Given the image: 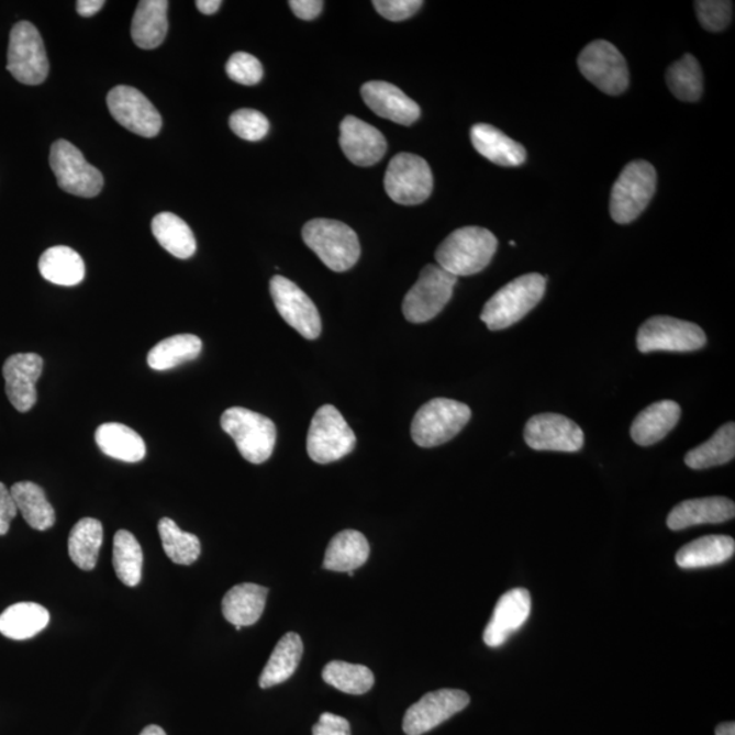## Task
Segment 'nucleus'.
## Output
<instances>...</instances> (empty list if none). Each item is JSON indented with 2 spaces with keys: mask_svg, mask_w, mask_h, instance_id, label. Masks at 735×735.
Segmentation results:
<instances>
[{
  "mask_svg": "<svg viewBox=\"0 0 735 735\" xmlns=\"http://www.w3.org/2000/svg\"><path fill=\"white\" fill-rule=\"evenodd\" d=\"M546 278L532 272L506 283L487 301L481 321L492 332L509 328L522 321L543 300Z\"/></svg>",
  "mask_w": 735,
  "mask_h": 735,
  "instance_id": "f03ea898",
  "label": "nucleus"
},
{
  "mask_svg": "<svg viewBox=\"0 0 735 735\" xmlns=\"http://www.w3.org/2000/svg\"><path fill=\"white\" fill-rule=\"evenodd\" d=\"M733 2L725 0H699L694 3L700 24L709 32H722L731 25Z\"/></svg>",
  "mask_w": 735,
  "mask_h": 735,
  "instance_id": "79ce46f5",
  "label": "nucleus"
},
{
  "mask_svg": "<svg viewBox=\"0 0 735 735\" xmlns=\"http://www.w3.org/2000/svg\"><path fill=\"white\" fill-rule=\"evenodd\" d=\"M469 704V694L459 689H441L426 693L417 703L409 706L403 717V732L408 735L428 733Z\"/></svg>",
  "mask_w": 735,
  "mask_h": 735,
  "instance_id": "2eb2a0df",
  "label": "nucleus"
},
{
  "mask_svg": "<svg viewBox=\"0 0 735 735\" xmlns=\"http://www.w3.org/2000/svg\"><path fill=\"white\" fill-rule=\"evenodd\" d=\"M10 490L16 509L32 528L45 532V530L54 526L56 521L55 510L42 487L31 481H22L14 483Z\"/></svg>",
  "mask_w": 735,
  "mask_h": 735,
  "instance_id": "473e14b6",
  "label": "nucleus"
},
{
  "mask_svg": "<svg viewBox=\"0 0 735 735\" xmlns=\"http://www.w3.org/2000/svg\"><path fill=\"white\" fill-rule=\"evenodd\" d=\"M470 135L475 149L500 167H520L526 162L524 147L493 125H472Z\"/></svg>",
  "mask_w": 735,
  "mask_h": 735,
  "instance_id": "b1692460",
  "label": "nucleus"
},
{
  "mask_svg": "<svg viewBox=\"0 0 735 735\" xmlns=\"http://www.w3.org/2000/svg\"><path fill=\"white\" fill-rule=\"evenodd\" d=\"M289 5L300 20L311 21L322 13L324 3L321 0H292Z\"/></svg>",
  "mask_w": 735,
  "mask_h": 735,
  "instance_id": "09e8293b",
  "label": "nucleus"
},
{
  "mask_svg": "<svg viewBox=\"0 0 735 735\" xmlns=\"http://www.w3.org/2000/svg\"><path fill=\"white\" fill-rule=\"evenodd\" d=\"M532 613V595L524 589L505 592L494 608L486 631L483 642L488 647L498 648L520 631Z\"/></svg>",
  "mask_w": 735,
  "mask_h": 735,
  "instance_id": "6ab92c4d",
  "label": "nucleus"
},
{
  "mask_svg": "<svg viewBox=\"0 0 735 735\" xmlns=\"http://www.w3.org/2000/svg\"><path fill=\"white\" fill-rule=\"evenodd\" d=\"M113 569L121 582L129 587L138 586L144 566V552L138 541L127 530H119L113 538Z\"/></svg>",
  "mask_w": 735,
  "mask_h": 735,
  "instance_id": "4c0bfd02",
  "label": "nucleus"
},
{
  "mask_svg": "<svg viewBox=\"0 0 735 735\" xmlns=\"http://www.w3.org/2000/svg\"><path fill=\"white\" fill-rule=\"evenodd\" d=\"M270 293L279 315L301 337L316 339L322 333V319L313 301L290 279L276 276L270 281Z\"/></svg>",
  "mask_w": 735,
  "mask_h": 735,
  "instance_id": "4468645a",
  "label": "nucleus"
},
{
  "mask_svg": "<svg viewBox=\"0 0 735 735\" xmlns=\"http://www.w3.org/2000/svg\"><path fill=\"white\" fill-rule=\"evenodd\" d=\"M657 190V170L652 164L636 159L615 180L611 196V214L617 224H631L652 202Z\"/></svg>",
  "mask_w": 735,
  "mask_h": 735,
  "instance_id": "423d86ee",
  "label": "nucleus"
},
{
  "mask_svg": "<svg viewBox=\"0 0 735 735\" xmlns=\"http://www.w3.org/2000/svg\"><path fill=\"white\" fill-rule=\"evenodd\" d=\"M735 457V424L727 423L715 435L686 455V464L693 470L728 464Z\"/></svg>",
  "mask_w": 735,
  "mask_h": 735,
  "instance_id": "c9c22d12",
  "label": "nucleus"
},
{
  "mask_svg": "<svg viewBox=\"0 0 735 735\" xmlns=\"http://www.w3.org/2000/svg\"><path fill=\"white\" fill-rule=\"evenodd\" d=\"M226 74L232 81L250 87L264 78V66L250 54L236 53L226 63Z\"/></svg>",
  "mask_w": 735,
  "mask_h": 735,
  "instance_id": "c03bdc74",
  "label": "nucleus"
},
{
  "mask_svg": "<svg viewBox=\"0 0 735 735\" xmlns=\"http://www.w3.org/2000/svg\"><path fill=\"white\" fill-rule=\"evenodd\" d=\"M385 187L387 196L398 204L415 207L425 202L433 191L430 164L415 154H397L387 168Z\"/></svg>",
  "mask_w": 735,
  "mask_h": 735,
  "instance_id": "9d476101",
  "label": "nucleus"
},
{
  "mask_svg": "<svg viewBox=\"0 0 735 735\" xmlns=\"http://www.w3.org/2000/svg\"><path fill=\"white\" fill-rule=\"evenodd\" d=\"M421 0H375L376 11L386 20L399 22L410 19L423 8Z\"/></svg>",
  "mask_w": 735,
  "mask_h": 735,
  "instance_id": "a18cd8bd",
  "label": "nucleus"
},
{
  "mask_svg": "<svg viewBox=\"0 0 735 735\" xmlns=\"http://www.w3.org/2000/svg\"><path fill=\"white\" fill-rule=\"evenodd\" d=\"M324 682L347 694H364L372 689L375 676L367 666L342 662H333L324 666L322 673Z\"/></svg>",
  "mask_w": 735,
  "mask_h": 735,
  "instance_id": "a19ab883",
  "label": "nucleus"
},
{
  "mask_svg": "<svg viewBox=\"0 0 735 735\" xmlns=\"http://www.w3.org/2000/svg\"><path fill=\"white\" fill-rule=\"evenodd\" d=\"M102 539L104 528L101 522L93 517H83L70 532L68 556L82 571H92L99 560Z\"/></svg>",
  "mask_w": 735,
  "mask_h": 735,
  "instance_id": "f704fd0d",
  "label": "nucleus"
},
{
  "mask_svg": "<svg viewBox=\"0 0 735 735\" xmlns=\"http://www.w3.org/2000/svg\"><path fill=\"white\" fill-rule=\"evenodd\" d=\"M578 66L584 78L603 93L620 96L628 89V65L620 51L605 40L587 45L579 55Z\"/></svg>",
  "mask_w": 735,
  "mask_h": 735,
  "instance_id": "ddd939ff",
  "label": "nucleus"
},
{
  "mask_svg": "<svg viewBox=\"0 0 735 735\" xmlns=\"http://www.w3.org/2000/svg\"><path fill=\"white\" fill-rule=\"evenodd\" d=\"M49 624V612L38 603L20 602L0 614V634L13 641L32 639Z\"/></svg>",
  "mask_w": 735,
  "mask_h": 735,
  "instance_id": "c756f323",
  "label": "nucleus"
},
{
  "mask_svg": "<svg viewBox=\"0 0 735 735\" xmlns=\"http://www.w3.org/2000/svg\"><path fill=\"white\" fill-rule=\"evenodd\" d=\"M269 589L254 583L232 587L222 600V614L227 623L249 626L258 623L264 614Z\"/></svg>",
  "mask_w": 735,
  "mask_h": 735,
  "instance_id": "393cba45",
  "label": "nucleus"
},
{
  "mask_svg": "<svg viewBox=\"0 0 735 735\" xmlns=\"http://www.w3.org/2000/svg\"><path fill=\"white\" fill-rule=\"evenodd\" d=\"M8 70L16 81L31 87L43 83L48 77L49 62L42 34L31 22L21 21L11 30Z\"/></svg>",
  "mask_w": 735,
  "mask_h": 735,
  "instance_id": "1a4fd4ad",
  "label": "nucleus"
},
{
  "mask_svg": "<svg viewBox=\"0 0 735 735\" xmlns=\"http://www.w3.org/2000/svg\"><path fill=\"white\" fill-rule=\"evenodd\" d=\"M167 0H142L136 8L131 36L142 49H154L163 44L168 33Z\"/></svg>",
  "mask_w": 735,
  "mask_h": 735,
  "instance_id": "a878e982",
  "label": "nucleus"
},
{
  "mask_svg": "<svg viewBox=\"0 0 735 735\" xmlns=\"http://www.w3.org/2000/svg\"><path fill=\"white\" fill-rule=\"evenodd\" d=\"M140 735H167V733L159 726L151 725L145 727Z\"/></svg>",
  "mask_w": 735,
  "mask_h": 735,
  "instance_id": "864d4df0",
  "label": "nucleus"
},
{
  "mask_svg": "<svg viewBox=\"0 0 735 735\" xmlns=\"http://www.w3.org/2000/svg\"><path fill=\"white\" fill-rule=\"evenodd\" d=\"M96 443L102 453L113 459L136 464L146 457L144 438L130 426L108 423L96 431Z\"/></svg>",
  "mask_w": 735,
  "mask_h": 735,
  "instance_id": "c85d7f7f",
  "label": "nucleus"
},
{
  "mask_svg": "<svg viewBox=\"0 0 735 735\" xmlns=\"http://www.w3.org/2000/svg\"><path fill=\"white\" fill-rule=\"evenodd\" d=\"M524 441L537 452L578 453L584 444V433L566 415L544 413L530 419Z\"/></svg>",
  "mask_w": 735,
  "mask_h": 735,
  "instance_id": "dca6fc26",
  "label": "nucleus"
},
{
  "mask_svg": "<svg viewBox=\"0 0 735 735\" xmlns=\"http://www.w3.org/2000/svg\"><path fill=\"white\" fill-rule=\"evenodd\" d=\"M38 270L44 279L60 287H76L85 278L82 256L65 245L45 250L38 260Z\"/></svg>",
  "mask_w": 735,
  "mask_h": 735,
  "instance_id": "2f4dec72",
  "label": "nucleus"
},
{
  "mask_svg": "<svg viewBox=\"0 0 735 735\" xmlns=\"http://www.w3.org/2000/svg\"><path fill=\"white\" fill-rule=\"evenodd\" d=\"M715 735H735V723H722V725L716 727Z\"/></svg>",
  "mask_w": 735,
  "mask_h": 735,
  "instance_id": "603ef678",
  "label": "nucleus"
},
{
  "mask_svg": "<svg viewBox=\"0 0 735 735\" xmlns=\"http://www.w3.org/2000/svg\"><path fill=\"white\" fill-rule=\"evenodd\" d=\"M152 232L156 241L175 258H191L197 250L196 236L185 220L174 213H159L154 216Z\"/></svg>",
  "mask_w": 735,
  "mask_h": 735,
  "instance_id": "72a5a7b5",
  "label": "nucleus"
},
{
  "mask_svg": "<svg viewBox=\"0 0 735 735\" xmlns=\"http://www.w3.org/2000/svg\"><path fill=\"white\" fill-rule=\"evenodd\" d=\"M681 417V408L675 401L655 402L642 410L631 426V437L639 446L657 444L676 428Z\"/></svg>",
  "mask_w": 735,
  "mask_h": 735,
  "instance_id": "5701e85b",
  "label": "nucleus"
},
{
  "mask_svg": "<svg viewBox=\"0 0 735 735\" xmlns=\"http://www.w3.org/2000/svg\"><path fill=\"white\" fill-rule=\"evenodd\" d=\"M498 244V238L486 227H460L438 245L437 266L457 278L475 276L487 269Z\"/></svg>",
  "mask_w": 735,
  "mask_h": 735,
  "instance_id": "f257e3e1",
  "label": "nucleus"
},
{
  "mask_svg": "<svg viewBox=\"0 0 735 735\" xmlns=\"http://www.w3.org/2000/svg\"><path fill=\"white\" fill-rule=\"evenodd\" d=\"M49 164L58 186L71 196L93 198L104 186L100 170L90 165L78 147L68 141L55 142L51 147Z\"/></svg>",
  "mask_w": 735,
  "mask_h": 735,
  "instance_id": "9b49d317",
  "label": "nucleus"
},
{
  "mask_svg": "<svg viewBox=\"0 0 735 735\" xmlns=\"http://www.w3.org/2000/svg\"><path fill=\"white\" fill-rule=\"evenodd\" d=\"M202 341L197 335L179 334L158 342L147 355V364L154 370H168L180 364L196 360L202 352Z\"/></svg>",
  "mask_w": 735,
  "mask_h": 735,
  "instance_id": "e433bc0d",
  "label": "nucleus"
},
{
  "mask_svg": "<svg viewBox=\"0 0 735 735\" xmlns=\"http://www.w3.org/2000/svg\"><path fill=\"white\" fill-rule=\"evenodd\" d=\"M637 349L642 353L694 352L706 344L702 327L670 316H654L644 322L637 333Z\"/></svg>",
  "mask_w": 735,
  "mask_h": 735,
  "instance_id": "f8f14e48",
  "label": "nucleus"
},
{
  "mask_svg": "<svg viewBox=\"0 0 735 735\" xmlns=\"http://www.w3.org/2000/svg\"><path fill=\"white\" fill-rule=\"evenodd\" d=\"M221 428L236 443L238 453L249 464L260 465L271 457L277 428L270 419L253 410L231 408L221 415Z\"/></svg>",
  "mask_w": 735,
  "mask_h": 735,
  "instance_id": "20e7f679",
  "label": "nucleus"
},
{
  "mask_svg": "<svg viewBox=\"0 0 735 735\" xmlns=\"http://www.w3.org/2000/svg\"><path fill=\"white\" fill-rule=\"evenodd\" d=\"M312 735H352L350 723L345 717L324 712L312 727Z\"/></svg>",
  "mask_w": 735,
  "mask_h": 735,
  "instance_id": "49530a36",
  "label": "nucleus"
},
{
  "mask_svg": "<svg viewBox=\"0 0 735 735\" xmlns=\"http://www.w3.org/2000/svg\"><path fill=\"white\" fill-rule=\"evenodd\" d=\"M303 241L330 270H350L360 259L357 233L344 222L316 219L303 227Z\"/></svg>",
  "mask_w": 735,
  "mask_h": 735,
  "instance_id": "7ed1b4c3",
  "label": "nucleus"
},
{
  "mask_svg": "<svg viewBox=\"0 0 735 735\" xmlns=\"http://www.w3.org/2000/svg\"><path fill=\"white\" fill-rule=\"evenodd\" d=\"M339 131L341 149L357 167H372L385 157L387 141L374 125L356 116H346Z\"/></svg>",
  "mask_w": 735,
  "mask_h": 735,
  "instance_id": "aec40b11",
  "label": "nucleus"
},
{
  "mask_svg": "<svg viewBox=\"0 0 735 735\" xmlns=\"http://www.w3.org/2000/svg\"><path fill=\"white\" fill-rule=\"evenodd\" d=\"M113 119L124 129L145 138H153L162 131L163 119L147 97L131 87L113 88L107 97Z\"/></svg>",
  "mask_w": 735,
  "mask_h": 735,
  "instance_id": "f3484780",
  "label": "nucleus"
},
{
  "mask_svg": "<svg viewBox=\"0 0 735 735\" xmlns=\"http://www.w3.org/2000/svg\"><path fill=\"white\" fill-rule=\"evenodd\" d=\"M199 11L204 15H213L221 8V0H198L196 3Z\"/></svg>",
  "mask_w": 735,
  "mask_h": 735,
  "instance_id": "3c124183",
  "label": "nucleus"
},
{
  "mask_svg": "<svg viewBox=\"0 0 735 735\" xmlns=\"http://www.w3.org/2000/svg\"><path fill=\"white\" fill-rule=\"evenodd\" d=\"M666 81L678 100L694 102L703 94V71L693 55H683L668 68Z\"/></svg>",
  "mask_w": 735,
  "mask_h": 735,
  "instance_id": "58836bf2",
  "label": "nucleus"
},
{
  "mask_svg": "<svg viewBox=\"0 0 735 735\" xmlns=\"http://www.w3.org/2000/svg\"><path fill=\"white\" fill-rule=\"evenodd\" d=\"M165 555L179 566H191L201 555V541L191 533H186L169 517L158 522Z\"/></svg>",
  "mask_w": 735,
  "mask_h": 735,
  "instance_id": "ea45409f",
  "label": "nucleus"
},
{
  "mask_svg": "<svg viewBox=\"0 0 735 735\" xmlns=\"http://www.w3.org/2000/svg\"><path fill=\"white\" fill-rule=\"evenodd\" d=\"M104 5V0H79L77 2V11L79 15L87 16L88 19V16L99 13Z\"/></svg>",
  "mask_w": 735,
  "mask_h": 735,
  "instance_id": "8fccbe9b",
  "label": "nucleus"
},
{
  "mask_svg": "<svg viewBox=\"0 0 735 735\" xmlns=\"http://www.w3.org/2000/svg\"><path fill=\"white\" fill-rule=\"evenodd\" d=\"M304 644L299 634L288 632L277 643L269 662L265 666L259 678L261 689L272 688L288 681L298 670L300 660L303 658Z\"/></svg>",
  "mask_w": 735,
  "mask_h": 735,
  "instance_id": "7c9ffc66",
  "label": "nucleus"
},
{
  "mask_svg": "<svg viewBox=\"0 0 735 735\" xmlns=\"http://www.w3.org/2000/svg\"><path fill=\"white\" fill-rule=\"evenodd\" d=\"M471 419L467 404L435 398L419 409L412 421V438L420 447L432 448L452 441Z\"/></svg>",
  "mask_w": 735,
  "mask_h": 735,
  "instance_id": "39448f33",
  "label": "nucleus"
},
{
  "mask_svg": "<svg viewBox=\"0 0 735 735\" xmlns=\"http://www.w3.org/2000/svg\"><path fill=\"white\" fill-rule=\"evenodd\" d=\"M458 278L437 265H426L417 282L404 296L402 311L410 323H426L436 318L452 300Z\"/></svg>",
  "mask_w": 735,
  "mask_h": 735,
  "instance_id": "6e6552de",
  "label": "nucleus"
},
{
  "mask_svg": "<svg viewBox=\"0 0 735 735\" xmlns=\"http://www.w3.org/2000/svg\"><path fill=\"white\" fill-rule=\"evenodd\" d=\"M364 102L376 115L397 124L412 125L421 116L417 102L413 101L397 88L396 85L385 81H370L363 85Z\"/></svg>",
  "mask_w": 735,
  "mask_h": 735,
  "instance_id": "412c9836",
  "label": "nucleus"
},
{
  "mask_svg": "<svg viewBox=\"0 0 735 735\" xmlns=\"http://www.w3.org/2000/svg\"><path fill=\"white\" fill-rule=\"evenodd\" d=\"M19 514L11 490L0 482V535L9 533L11 521Z\"/></svg>",
  "mask_w": 735,
  "mask_h": 735,
  "instance_id": "de8ad7c7",
  "label": "nucleus"
},
{
  "mask_svg": "<svg viewBox=\"0 0 735 735\" xmlns=\"http://www.w3.org/2000/svg\"><path fill=\"white\" fill-rule=\"evenodd\" d=\"M735 552V541L727 535H709L692 541L678 550L677 566L682 569H699L721 566L731 560Z\"/></svg>",
  "mask_w": 735,
  "mask_h": 735,
  "instance_id": "cd10ccee",
  "label": "nucleus"
},
{
  "mask_svg": "<svg viewBox=\"0 0 735 735\" xmlns=\"http://www.w3.org/2000/svg\"><path fill=\"white\" fill-rule=\"evenodd\" d=\"M369 544L356 530H344L330 541L323 568L334 572H355L369 558Z\"/></svg>",
  "mask_w": 735,
  "mask_h": 735,
  "instance_id": "bb28decb",
  "label": "nucleus"
},
{
  "mask_svg": "<svg viewBox=\"0 0 735 735\" xmlns=\"http://www.w3.org/2000/svg\"><path fill=\"white\" fill-rule=\"evenodd\" d=\"M43 358L34 353H19L4 361L5 394L20 413L30 412L36 404V383L43 374Z\"/></svg>",
  "mask_w": 735,
  "mask_h": 735,
  "instance_id": "a211bd4d",
  "label": "nucleus"
},
{
  "mask_svg": "<svg viewBox=\"0 0 735 735\" xmlns=\"http://www.w3.org/2000/svg\"><path fill=\"white\" fill-rule=\"evenodd\" d=\"M735 516L734 501L727 498H702L682 501L675 506L668 516V527L673 532L699 526V524H717L733 520Z\"/></svg>",
  "mask_w": 735,
  "mask_h": 735,
  "instance_id": "4be33fe9",
  "label": "nucleus"
},
{
  "mask_svg": "<svg viewBox=\"0 0 735 735\" xmlns=\"http://www.w3.org/2000/svg\"><path fill=\"white\" fill-rule=\"evenodd\" d=\"M356 443L355 432L337 408L324 404L313 415L307 436V452L316 464L327 465L345 458L355 449Z\"/></svg>",
  "mask_w": 735,
  "mask_h": 735,
  "instance_id": "0eeeda50",
  "label": "nucleus"
},
{
  "mask_svg": "<svg viewBox=\"0 0 735 735\" xmlns=\"http://www.w3.org/2000/svg\"><path fill=\"white\" fill-rule=\"evenodd\" d=\"M230 125L242 140L256 142L264 140L270 130V123L264 113L255 110H238L230 119Z\"/></svg>",
  "mask_w": 735,
  "mask_h": 735,
  "instance_id": "37998d69",
  "label": "nucleus"
}]
</instances>
